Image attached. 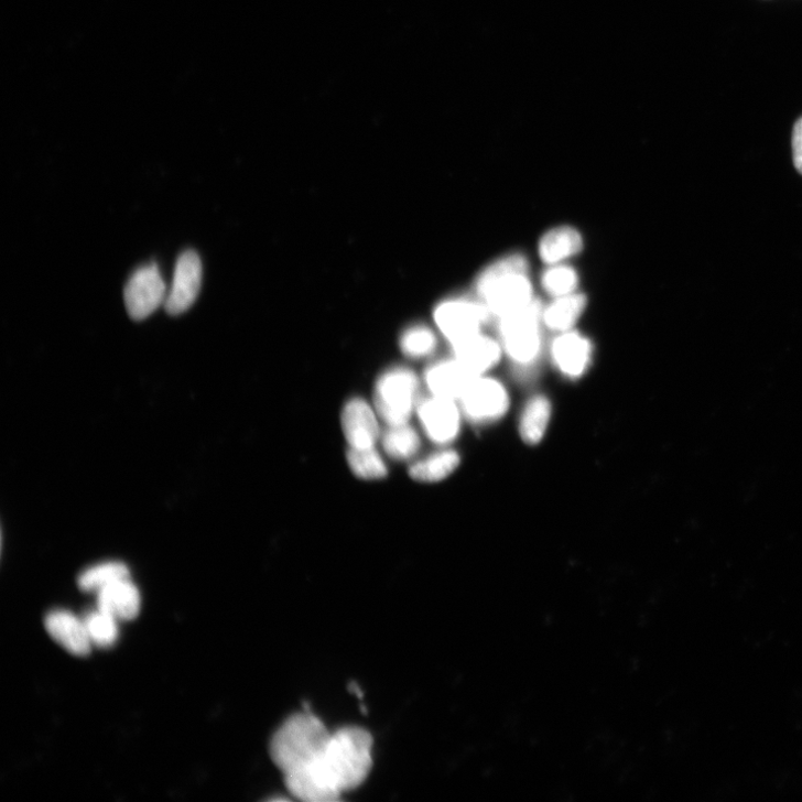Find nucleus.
<instances>
[{"label":"nucleus","instance_id":"obj_27","mask_svg":"<svg viewBox=\"0 0 802 802\" xmlns=\"http://www.w3.org/2000/svg\"><path fill=\"white\" fill-rule=\"evenodd\" d=\"M792 151L794 166L802 174V118L795 123L793 129Z\"/></svg>","mask_w":802,"mask_h":802},{"label":"nucleus","instance_id":"obj_16","mask_svg":"<svg viewBox=\"0 0 802 802\" xmlns=\"http://www.w3.org/2000/svg\"><path fill=\"white\" fill-rule=\"evenodd\" d=\"M478 377L456 359L434 365L426 373V382L434 395L460 400L474 379Z\"/></svg>","mask_w":802,"mask_h":802},{"label":"nucleus","instance_id":"obj_24","mask_svg":"<svg viewBox=\"0 0 802 802\" xmlns=\"http://www.w3.org/2000/svg\"><path fill=\"white\" fill-rule=\"evenodd\" d=\"M350 469L362 479H380L387 475V467L375 447H350L348 455Z\"/></svg>","mask_w":802,"mask_h":802},{"label":"nucleus","instance_id":"obj_22","mask_svg":"<svg viewBox=\"0 0 802 802\" xmlns=\"http://www.w3.org/2000/svg\"><path fill=\"white\" fill-rule=\"evenodd\" d=\"M382 445L390 457L408 459L419 452L421 441L416 431L404 424L389 426L383 435Z\"/></svg>","mask_w":802,"mask_h":802},{"label":"nucleus","instance_id":"obj_6","mask_svg":"<svg viewBox=\"0 0 802 802\" xmlns=\"http://www.w3.org/2000/svg\"><path fill=\"white\" fill-rule=\"evenodd\" d=\"M463 414L473 423L488 424L503 418L510 397L503 383L478 376L460 398Z\"/></svg>","mask_w":802,"mask_h":802},{"label":"nucleus","instance_id":"obj_17","mask_svg":"<svg viewBox=\"0 0 802 802\" xmlns=\"http://www.w3.org/2000/svg\"><path fill=\"white\" fill-rule=\"evenodd\" d=\"M583 247L579 232L571 227H559L543 236L539 245L542 261L560 264L577 254Z\"/></svg>","mask_w":802,"mask_h":802},{"label":"nucleus","instance_id":"obj_23","mask_svg":"<svg viewBox=\"0 0 802 802\" xmlns=\"http://www.w3.org/2000/svg\"><path fill=\"white\" fill-rule=\"evenodd\" d=\"M83 621L93 646L107 649L118 641L119 621L108 614L97 609L88 613Z\"/></svg>","mask_w":802,"mask_h":802},{"label":"nucleus","instance_id":"obj_1","mask_svg":"<svg viewBox=\"0 0 802 802\" xmlns=\"http://www.w3.org/2000/svg\"><path fill=\"white\" fill-rule=\"evenodd\" d=\"M372 737L364 728L345 727L333 733L323 756L312 766L284 774L294 798L330 802L361 785L372 768Z\"/></svg>","mask_w":802,"mask_h":802},{"label":"nucleus","instance_id":"obj_3","mask_svg":"<svg viewBox=\"0 0 802 802\" xmlns=\"http://www.w3.org/2000/svg\"><path fill=\"white\" fill-rule=\"evenodd\" d=\"M333 733L311 713L288 718L270 743V755L283 776L316 762L327 749Z\"/></svg>","mask_w":802,"mask_h":802},{"label":"nucleus","instance_id":"obj_15","mask_svg":"<svg viewBox=\"0 0 802 802\" xmlns=\"http://www.w3.org/2000/svg\"><path fill=\"white\" fill-rule=\"evenodd\" d=\"M453 348L455 359L475 376L490 370L501 355L499 344L480 333L453 344Z\"/></svg>","mask_w":802,"mask_h":802},{"label":"nucleus","instance_id":"obj_4","mask_svg":"<svg viewBox=\"0 0 802 802\" xmlns=\"http://www.w3.org/2000/svg\"><path fill=\"white\" fill-rule=\"evenodd\" d=\"M419 379L405 368L384 372L376 383L375 407L378 415L389 426L408 424L414 411Z\"/></svg>","mask_w":802,"mask_h":802},{"label":"nucleus","instance_id":"obj_12","mask_svg":"<svg viewBox=\"0 0 802 802\" xmlns=\"http://www.w3.org/2000/svg\"><path fill=\"white\" fill-rule=\"evenodd\" d=\"M551 355L556 368L566 377L575 379L585 373L592 358V345L587 338L575 332H565L554 340Z\"/></svg>","mask_w":802,"mask_h":802},{"label":"nucleus","instance_id":"obj_18","mask_svg":"<svg viewBox=\"0 0 802 802\" xmlns=\"http://www.w3.org/2000/svg\"><path fill=\"white\" fill-rule=\"evenodd\" d=\"M585 307L586 297L582 293L554 297L553 303L543 310L542 322L551 330L565 333L577 323Z\"/></svg>","mask_w":802,"mask_h":802},{"label":"nucleus","instance_id":"obj_21","mask_svg":"<svg viewBox=\"0 0 802 802\" xmlns=\"http://www.w3.org/2000/svg\"><path fill=\"white\" fill-rule=\"evenodd\" d=\"M130 578V570L120 562H107L85 570L78 577V586L84 592L98 593L122 579Z\"/></svg>","mask_w":802,"mask_h":802},{"label":"nucleus","instance_id":"obj_14","mask_svg":"<svg viewBox=\"0 0 802 802\" xmlns=\"http://www.w3.org/2000/svg\"><path fill=\"white\" fill-rule=\"evenodd\" d=\"M97 609L118 621L134 620L141 610V594L131 578L119 581L97 593Z\"/></svg>","mask_w":802,"mask_h":802},{"label":"nucleus","instance_id":"obj_8","mask_svg":"<svg viewBox=\"0 0 802 802\" xmlns=\"http://www.w3.org/2000/svg\"><path fill=\"white\" fill-rule=\"evenodd\" d=\"M490 316L481 301L467 299L446 300L435 312L436 324L452 345L480 333Z\"/></svg>","mask_w":802,"mask_h":802},{"label":"nucleus","instance_id":"obj_11","mask_svg":"<svg viewBox=\"0 0 802 802\" xmlns=\"http://www.w3.org/2000/svg\"><path fill=\"white\" fill-rule=\"evenodd\" d=\"M342 426L350 447H375L379 437V425L372 409L364 399L354 398L348 401L342 414Z\"/></svg>","mask_w":802,"mask_h":802},{"label":"nucleus","instance_id":"obj_10","mask_svg":"<svg viewBox=\"0 0 802 802\" xmlns=\"http://www.w3.org/2000/svg\"><path fill=\"white\" fill-rule=\"evenodd\" d=\"M419 414L427 436L436 444L452 443L460 431V412L453 399L433 394L423 401Z\"/></svg>","mask_w":802,"mask_h":802},{"label":"nucleus","instance_id":"obj_19","mask_svg":"<svg viewBox=\"0 0 802 802\" xmlns=\"http://www.w3.org/2000/svg\"><path fill=\"white\" fill-rule=\"evenodd\" d=\"M552 416L551 401L542 394L529 400L520 422V434L529 445H538L544 438Z\"/></svg>","mask_w":802,"mask_h":802},{"label":"nucleus","instance_id":"obj_20","mask_svg":"<svg viewBox=\"0 0 802 802\" xmlns=\"http://www.w3.org/2000/svg\"><path fill=\"white\" fill-rule=\"evenodd\" d=\"M459 463L457 452L445 449L415 463L410 469V475L418 481L435 483L448 477Z\"/></svg>","mask_w":802,"mask_h":802},{"label":"nucleus","instance_id":"obj_26","mask_svg":"<svg viewBox=\"0 0 802 802\" xmlns=\"http://www.w3.org/2000/svg\"><path fill=\"white\" fill-rule=\"evenodd\" d=\"M435 334L423 326L409 329L401 337V349L413 358H422L431 355L436 348Z\"/></svg>","mask_w":802,"mask_h":802},{"label":"nucleus","instance_id":"obj_2","mask_svg":"<svg viewBox=\"0 0 802 802\" xmlns=\"http://www.w3.org/2000/svg\"><path fill=\"white\" fill-rule=\"evenodd\" d=\"M476 290L490 315L498 319L528 307L534 301L528 260L511 254L495 261L481 271Z\"/></svg>","mask_w":802,"mask_h":802},{"label":"nucleus","instance_id":"obj_9","mask_svg":"<svg viewBox=\"0 0 802 802\" xmlns=\"http://www.w3.org/2000/svg\"><path fill=\"white\" fill-rule=\"evenodd\" d=\"M203 284V262L192 250L183 252L175 264L173 281L165 300V311L171 316H178L188 311L199 293Z\"/></svg>","mask_w":802,"mask_h":802},{"label":"nucleus","instance_id":"obj_13","mask_svg":"<svg viewBox=\"0 0 802 802\" xmlns=\"http://www.w3.org/2000/svg\"><path fill=\"white\" fill-rule=\"evenodd\" d=\"M45 629L54 641L76 657L90 653L91 642L83 619L66 610H54L45 619Z\"/></svg>","mask_w":802,"mask_h":802},{"label":"nucleus","instance_id":"obj_7","mask_svg":"<svg viewBox=\"0 0 802 802\" xmlns=\"http://www.w3.org/2000/svg\"><path fill=\"white\" fill-rule=\"evenodd\" d=\"M166 296V284L159 267L154 263L138 269L124 289L127 311L137 322L144 321L155 313L165 304Z\"/></svg>","mask_w":802,"mask_h":802},{"label":"nucleus","instance_id":"obj_25","mask_svg":"<svg viewBox=\"0 0 802 802\" xmlns=\"http://www.w3.org/2000/svg\"><path fill=\"white\" fill-rule=\"evenodd\" d=\"M577 284L576 271L561 263L551 265L542 275L543 289L554 297L574 293Z\"/></svg>","mask_w":802,"mask_h":802},{"label":"nucleus","instance_id":"obj_5","mask_svg":"<svg viewBox=\"0 0 802 802\" xmlns=\"http://www.w3.org/2000/svg\"><path fill=\"white\" fill-rule=\"evenodd\" d=\"M542 314V306L534 300L528 307L498 319L501 343L519 366L529 367L540 355Z\"/></svg>","mask_w":802,"mask_h":802}]
</instances>
